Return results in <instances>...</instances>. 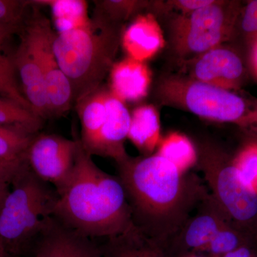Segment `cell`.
Returning <instances> with one entry per match:
<instances>
[{"instance_id":"6da1fadb","label":"cell","mask_w":257,"mask_h":257,"mask_svg":"<svg viewBox=\"0 0 257 257\" xmlns=\"http://www.w3.org/2000/svg\"><path fill=\"white\" fill-rule=\"evenodd\" d=\"M116 165L133 224L159 243L170 242L209 195L197 177L182 173L157 153Z\"/></svg>"},{"instance_id":"7a4b0ae2","label":"cell","mask_w":257,"mask_h":257,"mask_svg":"<svg viewBox=\"0 0 257 257\" xmlns=\"http://www.w3.org/2000/svg\"><path fill=\"white\" fill-rule=\"evenodd\" d=\"M92 157L79 144L73 172L52 215L91 239H109L133 226L131 209L118 176L104 172Z\"/></svg>"},{"instance_id":"3957f363","label":"cell","mask_w":257,"mask_h":257,"mask_svg":"<svg viewBox=\"0 0 257 257\" xmlns=\"http://www.w3.org/2000/svg\"><path fill=\"white\" fill-rule=\"evenodd\" d=\"M122 24L94 9L85 25L56 33L53 50L70 82L74 106L98 88L110 72L122 37Z\"/></svg>"},{"instance_id":"277c9868","label":"cell","mask_w":257,"mask_h":257,"mask_svg":"<svg viewBox=\"0 0 257 257\" xmlns=\"http://www.w3.org/2000/svg\"><path fill=\"white\" fill-rule=\"evenodd\" d=\"M157 96L163 105L234 125L250 141L257 142V98L242 89H223L171 75L161 79Z\"/></svg>"},{"instance_id":"5b68a950","label":"cell","mask_w":257,"mask_h":257,"mask_svg":"<svg viewBox=\"0 0 257 257\" xmlns=\"http://www.w3.org/2000/svg\"><path fill=\"white\" fill-rule=\"evenodd\" d=\"M58 197L55 189L34 175L28 165L17 176L0 209V241L8 254L29 252Z\"/></svg>"},{"instance_id":"8992f818","label":"cell","mask_w":257,"mask_h":257,"mask_svg":"<svg viewBox=\"0 0 257 257\" xmlns=\"http://www.w3.org/2000/svg\"><path fill=\"white\" fill-rule=\"evenodd\" d=\"M197 163L211 197L235 227L249 232L257 223V193L240 174L233 158L216 147H203Z\"/></svg>"},{"instance_id":"52a82bcc","label":"cell","mask_w":257,"mask_h":257,"mask_svg":"<svg viewBox=\"0 0 257 257\" xmlns=\"http://www.w3.org/2000/svg\"><path fill=\"white\" fill-rule=\"evenodd\" d=\"M237 2L216 1L174 22L172 45L183 60L188 61L229 40L239 18Z\"/></svg>"},{"instance_id":"ba28073f","label":"cell","mask_w":257,"mask_h":257,"mask_svg":"<svg viewBox=\"0 0 257 257\" xmlns=\"http://www.w3.org/2000/svg\"><path fill=\"white\" fill-rule=\"evenodd\" d=\"M21 32L28 37L41 67L49 118L60 117L74 106V103L70 82L54 52L56 32L50 20L38 12L27 19Z\"/></svg>"},{"instance_id":"9c48e42d","label":"cell","mask_w":257,"mask_h":257,"mask_svg":"<svg viewBox=\"0 0 257 257\" xmlns=\"http://www.w3.org/2000/svg\"><path fill=\"white\" fill-rule=\"evenodd\" d=\"M79 140H69L53 134L38 133L26 154L29 168L60 194L73 172Z\"/></svg>"},{"instance_id":"30bf717a","label":"cell","mask_w":257,"mask_h":257,"mask_svg":"<svg viewBox=\"0 0 257 257\" xmlns=\"http://www.w3.org/2000/svg\"><path fill=\"white\" fill-rule=\"evenodd\" d=\"M30 257H101V246L52 215L47 216L29 250Z\"/></svg>"},{"instance_id":"8fae6325","label":"cell","mask_w":257,"mask_h":257,"mask_svg":"<svg viewBox=\"0 0 257 257\" xmlns=\"http://www.w3.org/2000/svg\"><path fill=\"white\" fill-rule=\"evenodd\" d=\"M186 71L192 80L226 89H241L245 77L243 61L227 47H216L187 61Z\"/></svg>"},{"instance_id":"7c38bea8","label":"cell","mask_w":257,"mask_h":257,"mask_svg":"<svg viewBox=\"0 0 257 257\" xmlns=\"http://www.w3.org/2000/svg\"><path fill=\"white\" fill-rule=\"evenodd\" d=\"M197 209V214L191 216L178 234L167 243L174 253L177 249L182 253V256L183 251L184 255L204 252L216 233L231 224L209 194Z\"/></svg>"},{"instance_id":"4fadbf2b","label":"cell","mask_w":257,"mask_h":257,"mask_svg":"<svg viewBox=\"0 0 257 257\" xmlns=\"http://www.w3.org/2000/svg\"><path fill=\"white\" fill-rule=\"evenodd\" d=\"M131 114L124 102L109 90L106 97V114L100 131L88 154L111 158L116 164L127 159L125 140L128 138Z\"/></svg>"},{"instance_id":"5bb4252c","label":"cell","mask_w":257,"mask_h":257,"mask_svg":"<svg viewBox=\"0 0 257 257\" xmlns=\"http://www.w3.org/2000/svg\"><path fill=\"white\" fill-rule=\"evenodd\" d=\"M20 33L21 40L13 60L24 95L34 111L45 120L49 118V111L41 67L28 37Z\"/></svg>"},{"instance_id":"9a60e30c","label":"cell","mask_w":257,"mask_h":257,"mask_svg":"<svg viewBox=\"0 0 257 257\" xmlns=\"http://www.w3.org/2000/svg\"><path fill=\"white\" fill-rule=\"evenodd\" d=\"M121 44L128 57L145 62L165 46L160 25L152 14L138 15L121 37Z\"/></svg>"},{"instance_id":"2e32d148","label":"cell","mask_w":257,"mask_h":257,"mask_svg":"<svg viewBox=\"0 0 257 257\" xmlns=\"http://www.w3.org/2000/svg\"><path fill=\"white\" fill-rule=\"evenodd\" d=\"M109 73V91L123 102L140 100L147 95L151 73L145 62L127 57L114 63Z\"/></svg>"},{"instance_id":"e0dca14e","label":"cell","mask_w":257,"mask_h":257,"mask_svg":"<svg viewBox=\"0 0 257 257\" xmlns=\"http://www.w3.org/2000/svg\"><path fill=\"white\" fill-rule=\"evenodd\" d=\"M109 89L101 86L74 105L81 122V145L88 152L95 141L106 114Z\"/></svg>"},{"instance_id":"ac0fdd59","label":"cell","mask_w":257,"mask_h":257,"mask_svg":"<svg viewBox=\"0 0 257 257\" xmlns=\"http://www.w3.org/2000/svg\"><path fill=\"white\" fill-rule=\"evenodd\" d=\"M160 115L152 105L139 106L131 115L128 138L143 154L152 155L161 141Z\"/></svg>"},{"instance_id":"d6986e66","label":"cell","mask_w":257,"mask_h":257,"mask_svg":"<svg viewBox=\"0 0 257 257\" xmlns=\"http://www.w3.org/2000/svg\"><path fill=\"white\" fill-rule=\"evenodd\" d=\"M35 5L50 8L57 33L69 31L88 23L87 2L81 0H35Z\"/></svg>"},{"instance_id":"ffe728a7","label":"cell","mask_w":257,"mask_h":257,"mask_svg":"<svg viewBox=\"0 0 257 257\" xmlns=\"http://www.w3.org/2000/svg\"><path fill=\"white\" fill-rule=\"evenodd\" d=\"M157 154L173 164L183 174L197 164L195 147L187 136L178 133H170L161 140Z\"/></svg>"},{"instance_id":"44dd1931","label":"cell","mask_w":257,"mask_h":257,"mask_svg":"<svg viewBox=\"0 0 257 257\" xmlns=\"http://www.w3.org/2000/svg\"><path fill=\"white\" fill-rule=\"evenodd\" d=\"M15 33L11 32H0V96L8 98L34 111L32 106L24 95L21 86L19 84L17 79L18 72L13 57H10L3 50L5 43Z\"/></svg>"},{"instance_id":"7402d4cb","label":"cell","mask_w":257,"mask_h":257,"mask_svg":"<svg viewBox=\"0 0 257 257\" xmlns=\"http://www.w3.org/2000/svg\"><path fill=\"white\" fill-rule=\"evenodd\" d=\"M44 121L34 111L8 98L0 96V126H18L37 135L42 130Z\"/></svg>"},{"instance_id":"603a6c76","label":"cell","mask_w":257,"mask_h":257,"mask_svg":"<svg viewBox=\"0 0 257 257\" xmlns=\"http://www.w3.org/2000/svg\"><path fill=\"white\" fill-rule=\"evenodd\" d=\"M35 135L18 126H0V160H26L27 152Z\"/></svg>"},{"instance_id":"cb8c5ba5","label":"cell","mask_w":257,"mask_h":257,"mask_svg":"<svg viewBox=\"0 0 257 257\" xmlns=\"http://www.w3.org/2000/svg\"><path fill=\"white\" fill-rule=\"evenodd\" d=\"M140 236L133 225L126 232L109 238L101 246V257H141Z\"/></svg>"},{"instance_id":"d4e9b609","label":"cell","mask_w":257,"mask_h":257,"mask_svg":"<svg viewBox=\"0 0 257 257\" xmlns=\"http://www.w3.org/2000/svg\"><path fill=\"white\" fill-rule=\"evenodd\" d=\"M245 234L246 232L234 225L226 224L216 233L204 252L209 253L211 257H218L248 244L247 236Z\"/></svg>"},{"instance_id":"484cf974","label":"cell","mask_w":257,"mask_h":257,"mask_svg":"<svg viewBox=\"0 0 257 257\" xmlns=\"http://www.w3.org/2000/svg\"><path fill=\"white\" fill-rule=\"evenodd\" d=\"M31 5V2L25 0H0V28L21 32Z\"/></svg>"},{"instance_id":"4316f807","label":"cell","mask_w":257,"mask_h":257,"mask_svg":"<svg viewBox=\"0 0 257 257\" xmlns=\"http://www.w3.org/2000/svg\"><path fill=\"white\" fill-rule=\"evenodd\" d=\"M94 9L104 15L114 23L122 24L132 15L141 9L145 2L142 1H115L103 0L94 1Z\"/></svg>"},{"instance_id":"83f0119b","label":"cell","mask_w":257,"mask_h":257,"mask_svg":"<svg viewBox=\"0 0 257 257\" xmlns=\"http://www.w3.org/2000/svg\"><path fill=\"white\" fill-rule=\"evenodd\" d=\"M233 162L245 181L253 187L257 180V142L246 144L233 157Z\"/></svg>"},{"instance_id":"f1b7e54d","label":"cell","mask_w":257,"mask_h":257,"mask_svg":"<svg viewBox=\"0 0 257 257\" xmlns=\"http://www.w3.org/2000/svg\"><path fill=\"white\" fill-rule=\"evenodd\" d=\"M241 28L243 32L257 36V0L248 2L241 10Z\"/></svg>"},{"instance_id":"f546056e","label":"cell","mask_w":257,"mask_h":257,"mask_svg":"<svg viewBox=\"0 0 257 257\" xmlns=\"http://www.w3.org/2000/svg\"><path fill=\"white\" fill-rule=\"evenodd\" d=\"M26 160L5 161L0 160V182L11 185L17 176L26 167Z\"/></svg>"},{"instance_id":"4dcf8cb0","label":"cell","mask_w":257,"mask_h":257,"mask_svg":"<svg viewBox=\"0 0 257 257\" xmlns=\"http://www.w3.org/2000/svg\"><path fill=\"white\" fill-rule=\"evenodd\" d=\"M214 0H178L169 2L176 9L182 10V14H187L195 10L202 9L214 3Z\"/></svg>"},{"instance_id":"1f68e13d","label":"cell","mask_w":257,"mask_h":257,"mask_svg":"<svg viewBox=\"0 0 257 257\" xmlns=\"http://www.w3.org/2000/svg\"><path fill=\"white\" fill-rule=\"evenodd\" d=\"M218 257H257V253L249 244H246Z\"/></svg>"},{"instance_id":"d6a6232c","label":"cell","mask_w":257,"mask_h":257,"mask_svg":"<svg viewBox=\"0 0 257 257\" xmlns=\"http://www.w3.org/2000/svg\"><path fill=\"white\" fill-rule=\"evenodd\" d=\"M10 191V184L0 182V209L3 207L7 196L8 195Z\"/></svg>"},{"instance_id":"836d02e7","label":"cell","mask_w":257,"mask_h":257,"mask_svg":"<svg viewBox=\"0 0 257 257\" xmlns=\"http://www.w3.org/2000/svg\"><path fill=\"white\" fill-rule=\"evenodd\" d=\"M251 66L253 73L257 78V36L253 42L252 52H251Z\"/></svg>"},{"instance_id":"e575fe53","label":"cell","mask_w":257,"mask_h":257,"mask_svg":"<svg viewBox=\"0 0 257 257\" xmlns=\"http://www.w3.org/2000/svg\"><path fill=\"white\" fill-rule=\"evenodd\" d=\"M8 253H7L6 250L3 246V243L0 241V257H7L8 256Z\"/></svg>"},{"instance_id":"d590c367","label":"cell","mask_w":257,"mask_h":257,"mask_svg":"<svg viewBox=\"0 0 257 257\" xmlns=\"http://www.w3.org/2000/svg\"><path fill=\"white\" fill-rule=\"evenodd\" d=\"M5 31L13 32V33H15V34L18 33V32L15 31V30H12V29L0 28V32H5Z\"/></svg>"},{"instance_id":"8d00e7d4","label":"cell","mask_w":257,"mask_h":257,"mask_svg":"<svg viewBox=\"0 0 257 257\" xmlns=\"http://www.w3.org/2000/svg\"><path fill=\"white\" fill-rule=\"evenodd\" d=\"M182 257H206L204 256H201V255L198 254V253H189V254L184 255Z\"/></svg>"},{"instance_id":"74e56055","label":"cell","mask_w":257,"mask_h":257,"mask_svg":"<svg viewBox=\"0 0 257 257\" xmlns=\"http://www.w3.org/2000/svg\"><path fill=\"white\" fill-rule=\"evenodd\" d=\"M253 188H254L255 191H256V192L257 193V180H256V182H255V184H253Z\"/></svg>"},{"instance_id":"f35d334b","label":"cell","mask_w":257,"mask_h":257,"mask_svg":"<svg viewBox=\"0 0 257 257\" xmlns=\"http://www.w3.org/2000/svg\"><path fill=\"white\" fill-rule=\"evenodd\" d=\"M8 257H22V256H13V255H8Z\"/></svg>"},{"instance_id":"ab89813d","label":"cell","mask_w":257,"mask_h":257,"mask_svg":"<svg viewBox=\"0 0 257 257\" xmlns=\"http://www.w3.org/2000/svg\"><path fill=\"white\" fill-rule=\"evenodd\" d=\"M8 256H7V257H8Z\"/></svg>"}]
</instances>
